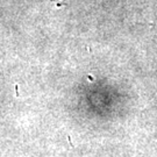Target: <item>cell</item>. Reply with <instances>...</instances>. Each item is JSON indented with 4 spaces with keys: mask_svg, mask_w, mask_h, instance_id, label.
<instances>
[{
    "mask_svg": "<svg viewBox=\"0 0 157 157\" xmlns=\"http://www.w3.org/2000/svg\"><path fill=\"white\" fill-rule=\"evenodd\" d=\"M15 92H17V97H19V93H17V85H15Z\"/></svg>",
    "mask_w": 157,
    "mask_h": 157,
    "instance_id": "cell-1",
    "label": "cell"
}]
</instances>
